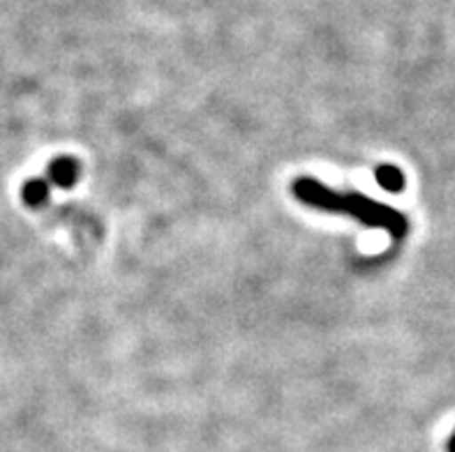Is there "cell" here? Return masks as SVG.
Masks as SVG:
<instances>
[{
    "instance_id": "6da1fadb",
    "label": "cell",
    "mask_w": 455,
    "mask_h": 452,
    "mask_svg": "<svg viewBox=\"0 0 455 452\" xmlns=\"http://www.w3.org/2000/svg\"><path fill=\"white\" fill-rule=\"evenodd\" d=\"M291 192H294L296 199L307 203V206L322 208L326 212H338V215H349V218L363 222L365 226L388 231L393 238H403L407 234V218L403 212L391 206H384V203L365 194L335 192L315 178H299Z\"/></svg>"
},
{
    "instance_id": "7a4b0ae2",
    "label": "cell",
    "mask_w": 455,
    "mask_h": 452,
    "mask_svg": "<svg viewBox=\"0 0 455 452\" xmlns=\"http://www.w3.org/2000/svg\"><path fill=\"white\" fill-rule=\"evenodd\" d=\"M49 180L58 187H72L79 180V162L75 157H58L49 164Z\"/></svg>"
},
{
    "instance_id": "3957f363",
    "label": "cell",
    "mask_w": 455,
    "mask_h": 452,
    "mask_svg": "<svg viewBox=\"0 0 455 452\" xmlns=\"http://www.w3.org/2000/svg\"><path fill=\"white\" fill-rule=\"evenodd\" d=\"M375 178L379 187H384L387 192H393V194H395V192H403L404 189V173L400 171L398 166H393V164L377 166Z\"/></svg>"
},
{
    "instance_id": "277c9868",
    "label": "cell",
    "mask_w": 455,
    "mask_h": 452,
    "mask_svg": "<svg viewBox=\"0 0 455 452\" xmlns=\"http://www.w3.org/2000/svg\"><path fill=\"white\" fill-rule=\"evenodd\" d=\"M23 201L28 203V206H42L46 199H49V185L42 178H33L28 183L23 185Z\"/></svg>"
},
{
    "instance_id": "5b68a950",
    "label": "cell",
    "mask_w": 455,
    "mask_h": 452,
    "mask_svg": "<svg viewBox=\"0 0 455 452\" xmlns=\"http://www.w3.org/2000/svg\"><path fill=\"white\" fill-rule=\"evenodd\" d=\"M449 452H455V434L451 436V441H449Z\"/></svg>"
}]
</instances>
